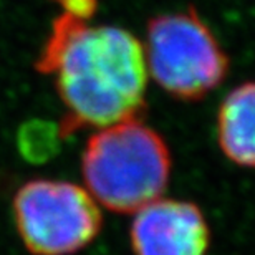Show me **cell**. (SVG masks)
Segmentation results:
<instances>
[{
    "label": "cell",
    "instance_id": "cell-1",
    "mask_svg": "<svg viewBox=\"0 0 255 255\" xmlns=\"http://www.w3.org/2000/svg\"><path fill=\"white\" fill-rule=\"evenodd\" d=\"M35 68L53 76L65 105L62 136L139 118L144 108V50L125 28L90 25L62 13L55 18Z\"/></svg>",
    "mask_w": 255,
    "mask_h": 255
},
{
    "label": "cell",
    "instance_id": "cell-2",
    "mask_svg": "<svg viewBox=\"0 0 255 255\" xmlns=\"http://www.w3.org/2000/svg\"><path fill=\"white\" fill-rule=\"evenodd\" d=\"M81 172L91 197L118 214L139 211L167 187L171 152L139 118L100 129L86 142Z\"/></svg>",
    "mask_w": 255,
    "mask_h": 255
},
{
    "label": "cell",
    "instance_id": "cell-3",
    "mask_svg": "<svg viewBox=\"0 0 255 255\" xmlns=\"http://www.w3.org/2000/svg\"><path fill=\"white\" fill-rule=\"evenodd\" d=\"M144 58L156 83L184 101L207 96L229 70L227 55L192 7L147 23Z\"/></svg>",
    "mask_w": 255,
    "mask_h": 255
},
{
    "label": "cell",
    "instance_id": "cell-4",
    "mask_svg": "<svg viewBox=\"0 0 255 255\" xmlns=\"http://www.w3.org/2000/svg\"><path fill=\"white\" fill-rule=\"evenodd\" d=\"M12 209L18 236L33 255H73L88 247L103 226L98 202L68 181L25 182Z\"/></svg>",
    "mask_w": 255,
    "mask_h": 255
},
{
    "label": "cell",
    "instance_id": "cell-5",
    "mask_svg": "<svg viewBox=\"0 0 255 255\" xmlns=\"http://www.w3.org/2000/svg\"><path fill=\"white\" fill-rule=\"evenodd\" d=\"M134 255H206L211 231L196 204L156 199L134 212L131 222Z\"/></svg>",
    "mask_w": 255,
    "mask_h": 255
},
{
    "label": "cell",
    "instance_id": "cell-6",
    "mask_svg": "<svg viewBox=\"0 0 255 255\" xmlns=\"http://www.w3.org/2000/svg\"><path fill=\"white\" fill-rule=\"evenodd\" d=\"M254 83L247 81L224 98L217 115V141L229 161L252 167L254 156Z\"/></svg>",
    "mask_w": 255,
    "mask_h": 255
},
{
    "label": "cell",
    "instance_id": "cell-7",
    "mask_svg": "<svg viewBox=\"0 0 255 255\" xmlns=\"http://www.w3.org/2000/svg\"><path fill=\"white\" fill-rule=\"evenodd\" d=\"M60 136V128L48 121H32L23 125L17 136L20 154L35 164L47 162L57 154Z\"/></svg>",
    "mask_w": 255,
    "mask_h": 255
},
{
    "label": "cell",
    "instance_id": "cell-8",
    "mask_svg": "<svg viewBox=\"0 0 255 255\" xmlns=\"http://www.w3.org/2000/svg\"><path fill=\"white\" fill-rule=\"evenodd\" d=\"M63 13L80 20H91L98 10V0H55Z\"/></svg>",
    "mask_w": 255,
    "mask_h": 255
}]
</instances>
